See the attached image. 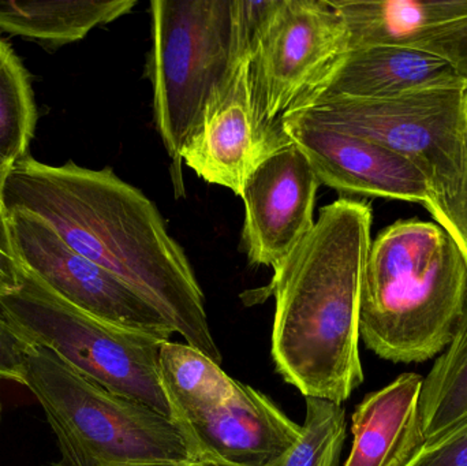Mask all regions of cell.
<instances>
[{
	"instance_id": "cell-1",
	"label": "cell",
	"mask_w": 467,
	"mask_h": 466,
	"mask_svg": "<svg viewBox=\"0 0 467 466\" xmlns=\"http://www.w3.org/2000/svg\"><path fill=\"white\" fill-rule=\"evenodd\" d=\"M2 205L5 215L25 212L46 222L66 245L136 290L186 344L222 366L204 293L182 246L152 200L112 169L71 161L51 166L26 155L8 171Z\"/></svg>"
},
{
	"instance_id": "cell-2",
	"label": "cell",
	"mask_w": 467,
	"mask_h": 466,
	"mask_svg": "<svg viewBox=\"0 0 467 466\" xmlns=\"http://www.w3.org/2000/svg\"><path fill=\"white\" fill-rule=\"evenodd\" d=\"M372 222V208L359 200L321 208L309 234L275 268L264 292L275 298V368L305 399L343 404L364 382L359 298Z\"/></svg>"
},
{
	"instance_id": "cell-3",
	"label": "cell",
	"mask_w": 467,
	"mask_h": 466,
	"mask_svg": "<svg viewBox=\"0 0 467 466\" xmlns=\"http://www.w3.org/2000/svg\"><path fill=\"white\" fill-rule=\"evenodd\" d=\"M467 263L435 222L405 219L372 240L359 298V338L392 363L435 357L454 336Z\"/></svg>"
},
{
	"instance_id": "cell-4",
	"label": "cell",
	"mask_w": 467,
	"mask_h": 466,
	"mask_svg": "<svg viewBox=\"0 0 467 466\" xmlns=\"http://www.w3.org/2000/svg\"><path fill=\"white\" fill-rule=\"evenodd\" d=\"M24 385L57 437V466L199 462L191 438L177 421L106 390L47 347H30Z\"/></svg>"
},
{
	"instance_id": "cell-5",
	"label": "cell",
	"mask_w": 467,
	"mask_h": 466,
	"mask_svg": "<svg viewBox=\"0 0 467 466\" xmlns=\"http://www.w3.org/2000/svg\"><path fill=\"white\" fill-rule=\"evenodd\" d=\"M269 0H153L152 82L156 128L167 152L181 166L180 152L213 90L252 44Z\"/></svg>"
},
{
	"instance_id": "cell-6",
	"label": "cell",
	"mask_w": 467,
	"mask_h": 466,
	"mask_svg": "<svg viewBox=\"0 0 467 466\" xmlns=\"http://www.w3.org/2000/svg\"><path fill=\"white\" fill-rule=\"evenodd\" d=\"M296 114L408 159L430 186L428 212L467 263V89L395 100H332Z\"/></svg>"
},
{
	"instance_id": "cell-7",
	"label": "cell",
	"mask_w": 467,
	"mask_h": 466,
	"mask_svg": "<svg viewBox=\"0 0 467 466\" xmlns=\"http://www.w3.org/2000/svg\"><path fill=\"white\" fill-rule=\"evenodd\" d=\"M0 314L30 345L52 350L106 390L174 420L159 367L161 347L167 341L78 311L24 267L21 287L0 298Z\"/></svg>"
},
{
	"instance_id": "cell-8",
	"label": "cell",
	"mask_w": 467,
	"mask_h": 466,
	"mask_svg": "<svg viewBox=\"0 0 467 466\" xmlns=\"http://www.w3.org/2000/svg\"><path fill=\"white\" fill-rule=\"evenodd\" d=\"M348 54L345 24L329 0H271L252 41L255 106L269 128L299 111Z\"/></svg>"
},
{
	"instance_id": "cell-9",
	"label": "cell",
	"mask_w": 467,
	"mask_h": 466,
	"mask_svg": "<svg viewBox=\"0 0 467 466\" xmlns=\"http://www.w3.org/2000/svg\"><path fill=\"white\" fill-rule=\"evenodd\" d=\"M22 267L78 311L115 327L170 341L174 328L136 290L66 245L46 222L7 215Z\"/></svg>"
},
{
	"instance_id": "cell-10",
	"label": "cell",
	"mask_w": 467,
	"mask_h": 466,
	"mask_svg": "<svg viewBox=\"0 0 467 466\" xmlns=\"http://www.w3.org/2000/svg\"><path fill=\"white\" fill-rule=\"evenodd\" d=\"M291 142L285 129L264 122L255 106L250 44L213 90L180 158L205 182L241 197L253 171Z\"/></svg>"
},
{
	"instance_id": "cell-11",
	"label": "cell",
	"mask_w": 467,
	"mask_h": 466,
	"mask_svg": "<svg viewBox=\"0 0 467 466\" xmlns=\"http://www.w3.org/2000/svg\"><path fill=\"white\" fill-rule=\"evenodd\" d=\"M321 182L301 150L291 142L250 175L242 241L252 264L277 267L315 226L313 210Z\"/></svg>"
},
{
	"instance_id": "cell-12",
	"label": "cell",
	"mask_w": 467,
	"mask_h": 466,
	"mask_svg": "<svg viewBox=\"0 0 467 466\" xmlns=\"http://www.w3.org/2000/svg\"><path fill=\"white\" fill-rule=\"evenodd\" d=\"M283 128L306 156L321 185L340 193L430 207L427 180L398 153L369 140L315 125L296 112L283 119Z\"/></svg>"
},
{
	"instance_id": "cell-13",
	"label": "cell",
	"mask_w": 467,
	"mask_h": 466,
	"mask_svg": "<svg viewBox=\"0 0 467 466\" xmlns=\"http://www.w3.org/2000/svg\"><path fill=\"white\" fill-rule=\"evenodd\" d=\"M348 52L400 46L449 63L467 85V0H329Z\"/></svg>"
},
{
	"instance_id": "cell-14",
	"label": "cell",
	"mask_w": 467,
	"mask_h": 466,
	"mask_svg": "<svg viewBox=\"0 0 467 466\" xmlns=\"http://www.w3.org/2000/svg\"><path fill=\"white\" fill-rule=\"evenodd\" d=\"M457 89H467V85L438 57L408 47H368L348 52L302 109L332 100H395Z\"/></svg>"
},
{
	"instance_id": "cell-15",
	"label": "cell",
	"mask_w": 467,
	"mask_h": 466,
	"mask_svg": "<svg viewBox=\"0 0 467 466\" xmlns=\"http://www.w3.org/2000/svg\"><path fill=\"white\" fill-rule=\"evenodd\" d=\"M199 461L224 466H272L298 440L301 426L268 396L236 383L226 405L191 427Z\"/></svg>"
},
{
	"instance_id": "cell-16",
	"label": "cell",
	"mask_w": 467,
	"mask_h": 466,
	"mask_svg": "<svg viewBox=\"0 0 467 466\" xmlns=\"http://www.w3.org/2000/svg\"><path fill=\"white\" fill-rule=\"evenodd\" d=\"M422 378L408 372L365 397L353 413V446L343 466H406L424 443Z\"/></svg>"
},
{
	"instance_id": "cell-17",
	"label": "cell",
	"mask_w": 467,
	"mask_h": 466,
	"mask_svg": "<svg viewBox=\"0 0 467 466\" xmlns=\"http://www.w3.org/2000/svg\"><path fill=\"white\" fill-rule=\"evenodd\" d=\"M136 5L137 0H0V30L65 46L126 16Z\"/></svg>"
},
{
	"instance_id": "cell-18",
	"label": "cell",
	"mask_w": 467,
	"mask_h": 466,
	"mask_svg": "<svg viewBox=\"0 0 467 466\" xmlns=\"http://www.w3.org/2000/svg\"><path fill=\"white\" fill-rule=\"evenodd\" d=\"M159 367L161 383L174 409V420L194 446L191 427L226 405L235 394L238 380L186 342H164Z\"/></svg>"
},
{
	"instance_id": "cell-19",
	"label": "cell",
	"mask_w": 467,
	"mask_h": 466,
	"mask_svg": "<svg viewBox=\"0 0 467 466\" xmlns=\"http://www.w3.org/2000/svg\"><path fill=\"white\" fill-rule=\"evenodd\" d=\"M467 415V292L462 314L446 352L422 380L420 426L424 440Z\"/></svg>"
},
{
	"instance_id": "cell-20",
	"label": "cell",
	"mask_w": 467,
	"mask_h": 466,
	"mask_svg": "<svg viewBox=\"0 0 467 466\" xmlns=\"http://www.w3.org/2000/svg\"><path fill=\"white\" fill-rule=\"evenodd\" d=\"M37 109L26 68L0 38V158L13 166L27 155L35 136Z\"/></svg>"
},
{
	"instance_id": "cell-21",
	"label": "cell",
	"mask_w": 467,
	"mask_h": 466,
	"mask_svg": "<svg viewBox=\"0 0 467 466\" xmlns=\"http://www.w3.org/2000/svg\"><path fill=\"white\" fill-rule=\"evenodd\" d=\"M306 415L298 440L272 466H337L346 440L343 404L323 399H305Z\"/></svg>"
},
{
	"instance_id": "cell-22",
	"label": "cell",
	"mask_w": 467,
	"mask_h": 466,
	"mask_svg": "<svg viewBox=\"0 0 467 466\" xmlns=\"http://www.w3.org/2000/svg\"><path fill=\"white\" fill-rule=\"evenodd\" d=\"M406 466H467V415L425 440Z\"/></svg>"
},
{
	"instance_id": "cell-23",
	"label": "cell",
	"mask_w": 467,
	"mask_h": 466,
	"mask_svg": "<svg viewBox=\"0 0 467 466\" xmlns=\"http://www.w3.org/2000/svg\"><path fill=\"white\" fill-rule=\"evenodd\" d=\"M30 345L0 314V379L22 383Z\"/></svg>"
},
{
	"instance_id": "cell-24",
	"label": "cell",
	"mask_w": 467,
	"mask_h": 466,
	"mask_svg": "<svg viewBox=\"0 0 467 466\" xmlns=\"http://www.w3.org/2000/svg\"><path fill=\"white\" fill-rule=\"evenodd\" d=\"M22 265L14 246L10 222L0 204V298L21 287Z\"/></svg>"
},
{
	"instance_id": "cell-25",
	"label": "cell",
	"mask_w": 467,
	"mask_h": 466,
	"mask_svg": "<svg viewBox=\"0 0 467 466\" xmlns=\"http://www.w3.org/2000/svg\"><path fill=\"white\" fill-rule=\"evenodd\" d=\"M11 164H8L7 161H3L0 158V204H2V192L3 185H5V178H7L8 171H10Z\"/></svg>"
},
{
	"instance_id": "cell-26",
	"label": "cell",
	"mask_w": 467,
	"mask_h": 466,
	"mask_svg": "<svg viewBox=\"0 0 467 466\" xmlns=\"http://www.w3.org/2000/svg\"><path fill=\"white\" fill-rule=\"evenodd\" d=\"M199 466H224V465H219V464H215V462H210V461H200Z\"/></svg>"
},
{
	"instance_id": "cell-27",
	"label": "cell",
	"mask_w": 467,
	"mask_h": 466,
	"mask_svg": "<svg viewBox=\"0 0 467 466\" xmlns=\"http://www.w3.org/2000/svg\"><path fill=\"white\" fill-rule=\"evenodd\" d=\"M199 462H193V464H181V465H144V466H199Z\"/></svg>"
},
{
	"instance_id": "cell-28",
	"label": "cell",
	"mask_w": 467,
	"mask_h": 466,
	"mask_svg": "<svg viewBox=\"0 0 467 466\" xmlns=\"http://www.w3.org/2000/svg\"><path fill=\"white\" fill-rule=\"evenodd\" d=\"M0 420H2V402H0Z\"/></svg>"
}]
</instances>
